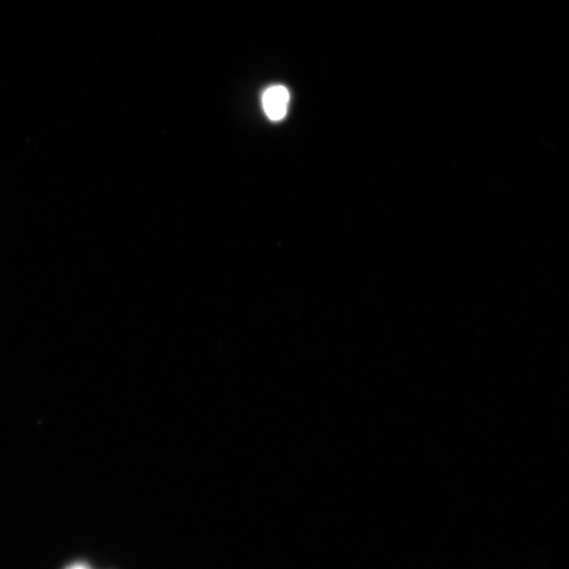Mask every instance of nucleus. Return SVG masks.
I'll return each mask as SVG.
<instances>
[{
  "label": "nucleus",
  "instance_id": "1",
  "mask_svg": "<svg viewBox=\"0 0 569 569\" xmlns=\"http://www.w3.org/2000/svg\"><path fill=\"white\" fill-rule=\"evenodd\" d=\"M289 102V91L283 87L269 88L262 96V107H264L267 117L273 122H279L287 117Z\"/></svg>",
  "mask_w": 569,
  "mask_h": 569
},
{
  "label": "nucleus",
  "instance_id": "2",
  "mask_svg": "<svg viewBox=\"0 0 569 569\" xmlns=\"http://www.w3.org/2000/svg\"><path fill=\"white\" fill-rule=\"evenodd\" d=\"M67 569H91L88 565L76 563L73 566L68 567Z\"/></svg>",
  "mask_w": 569,
  "mask_h": 569
}]
</instances>
